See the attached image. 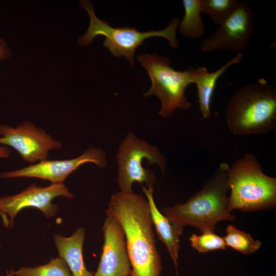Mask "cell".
Here are the masks:
<instances>
[{
    "mask_svg": "<svg viewBox=\"0 0 276 276\" xmlns=\"http://www.w3.org/2000/svg\"><path fill=\"white\" fill-rule=\"evenodd\" d=\"M105 212L124 232L130 276H160L162 260L147 199L133 191H120L112 195Z\"/></svg>",
    "mask_w": 276,
    "mask_h": 276,
    "instance_id": "1",
    "label": "cell"
},
{
    "mask_svg": "<svg viewBox=\"0 0 276 276\" xmlns=\"http://www.w3.org/2000/svg\"><path fill=\"white\" fill-rule=\"evenodd\" d=\"M229 131L236 136L266 134L276 127V88L265 79L239 88L225 111Z\"/></svg>",
    "mask_w": 276,
    "mask_h": 276,
    "instance_id": "2",
    "label": "cell"
},
{
    "mask_svg": "<svg viewBox=\"0 0 276 276\" xmlns=\"http://www.w3.org/2000/svg\"><path fill=\"white\" fill-rule=\"evenodd\" d=\"M228 167L226 163L220 164L202 189L183 203L164 208L163 214L181 226L191 225L201 233L214 232L219 221H234L236 217L228 209Z\"/></svg>",
    "mask_w": 276,
    "mask_h": 276,
    "instance_id": "3",
    "label": "cell"
},
{
    "mask_svg": "<svg viewBox=\"0 0 276 276\" xmlns=\"http://www.w3.org/2000/svg\"><path fill=\"white\" fill-rule=\"evenodd\" d=\"M228 210L255 212L274 208L276 204V178L265 174L256 156L246 153L229 166Z\"/></svg>",
    "mask_w": 276,
    "mask_h": 276,
    "instance_id": "4",
    "label": "cell"
},
{
    "mask_svg": "<svg viewBox=\"0 0 276 276\" xmlns=\"http://www.w3.org/2000/svg\"><path fill=\"white\" fill-rule=\"evenodd\" d=\"M82 7L88 12L90 18L89 27L78 42L82 46H87L99 35L105 37L104 46L117 57L124 56L132 66L134 64V56L136 49L143 44L147 38L151 37H162L167 39L172 48L177 47L179 41L176 37L179 19L174 18L165 29L140 32L136 28L126 26L112 27L106 21L97 17L95 13L91 3L88 1H81Z\"/></svg>",
    "mask_w": 276,
    "mask_h": 276,
    "instance_id": "5",
    "label": "cell"
},
{
    "mask_svg": "<svg viewBox=\"0 0 276 276\" xmlns=\"http://www.w3.org/2000/svg\"><path fill=\"white\" fill-rule=\"evenodd\" d=\"M136 59L146 69L151 81L150 88L143 96H155L159 99L162 107L158 113L162 117L168 118L177 108L188 109L191 107L192 103L185 92L187 87L193 83V67L176 71L170 65L168 58L156 54L139 55Z\"/></svg>",
    "mask_w": 276,
    "mask_h": 276,
    "instance_id": "6",
    "label": "cell"
},
{
    "mask_svg": "<svg viewBox=\"0 0 276 276\" xmlns=\"http://www.w3.org/2000/svg\"><path fill=\"white\" fill-rule=\"evenodd\" d=\"M116 157L117 182L122 192H132V186L135 182L153 187L156 177L151 170L143 167L144 159L157 165L163 173L166 171V158L158 148L139 139L132 132L128 133L122 140Z\"/></svg>",
    "mask_w": 276,
    "mask_h": 276,
    "instance_id": "7",
    "label": "cell"
},
{
    "mask_svg": "<svg viewBox=\"0 0 276 276\" xmlns=\"http://www.w3.org/2000/svg\"><path fill=\"white\" fill-rule=\"evenodd\" d=\"M60 196L74 197L64 183L47 187L33 183L16 194L1 197L0 216L4 225L8 228L13 227L16 215L25 208L37 209L49 219L55 217L58 208L52 201Z\"/></svg>",
    "mask_w": 276,
    "mask_h": 276,
    "instance_id": "8",
    "label": "cell"
},
{
    "mask_svg": "<svg viewBox=\"0 0 276 276\" xmlns=\"http://www.w3.org/2000/svg\"><path fill=\"white\" fill-rule=\"evenodd\" d=\"M0 135L1 145L14 149L30 165L48 159L51 150L62 148L60 141L29 121L14 128L1 124Z\"/></svg>",
    "mask_w": 276,
    "mask_h": 276,
    "instance_id": "9",
    "label": "cell"
},
{
    "mask_svg": "<svg viewBox=\"0 0 276 276\" xmlns=\"http://www.w3.org/2000/svg\"><path fill=\"white\" fill-rule=\"evenodd\" d=\"M254 29V17L250 5L246 2H240L235 11L203 40L200 50L203 53L217 50L242 53L248 48Z\"/></svg>",
    "mask_w": 276,
    "mask_h": 276,
    "instance_id": "10",
    "label": "cell"
},
{
    "mask_svg": "<svg viewBox=\"0 0 276 276\" xmlns=\"http://www.w3.org/2000/svg\"><path fill=\"white\" fill-rule=\"evenodd\" d=\"M88 163H94L99 168L105 167V153L101 149L90 147L76 157L42 160L21 169L0 173V178H35L49 180L52 183H62L72 173Z\"/></svg>",
    "mask_w": 276,
    "mask_h": 276,
    "instance_id": "11",
    "label": "cell"
},
{
    "mask_svg": "<svg viewBox=\"0 0 276 276\" xmlns=\"http://www.w3.org/2000/svg\"><path fill=\"white\" fill-rule=\"evenodd\" d=\"M102 230V251L94 276L130 275L131 268L125 235L120 225L107 217Z\"/></svg>",
    "mask_w": 276,
    "mask_h": 276,
    "instance_id": "12",
    "label": "cell"
},
{
    "mask_svg": "<svg viewBox=\"0 0 276 276\" xmlns=\"http://www.w3.org/2000/svg\"><path fill=\"white\" fill-rule=\"evenodd\" d=\"M143 191L148 201L151 220L158 239L166 247L176 270H178V258L180 237L183 226L168 218L158 209L154 201L153 187H143Z\"/></svg>",
    "mask_w": 276,
    "mask_h": 276,
    "instance_id": "13",
    "label": "cell"
},
{
    "mask_svg": "<svg viewBox=\"0 0 276 276\" xmlns=\"http://www.w3.org/2000/svg\"><path fill=\"white\" fill-rule=\"evenodd\" d=\"M243 56L242 53H237L225 64L212 72L204 66L193 68L192 80L197 87L199 109L203 119H208L211 114V102L218 79L229 67L239 63Z\"/></svg>",
    "mask_w": 276,
    "mask_h": 276,
    "instance_id": "14",
    "label": "cell"
},
{
    "mask_svg": "<svg viewBox=\"0 0 276 276\" xmlns=\"http://www.w3.org/2000/svg\"><path fill=\"white\" fill-rule=\"evenodd\" d=\"M85 231L78 228L71 236L55 234L54 242L59 257L66 262L72 276H94L86 268L83 257V246Z\"/></svg>",
    "mask_w": 276,
    "mask_h": 276,
    "instance_id": "15",
    "label": "cell"
},
{
    "mask_svg": "<svg viewBox=\"0 0 276 276\" xmlns=\"http://www.w3.org/2000/svg\"><path fill=\"white\" fill-rule=\"evenodd\" d=\"M185 14L178 24L180 34L193 40H198L204 35L205 29L201 16L200 0H183Z\"/></svg>",
    "mask_w": 276,
    "mask_h": 276,
    "instance_id": "16",
    "label": "cell"
},
{
    "mask_svg": "<svg viewBox=\"0 0 276 276\" xmlns=\"http://www.w3.org/2000/svg\"><path fill=\"white\" fill-rule=\"evenodd\" d=\"M225 231L226 234L223 238L226 246L243 254L254 253L262 245L260 241L255 240L249 234L237 228L233 225H228Z\"/></svg>",
    "mask_w": 276,
    "mask_h": 276,
    "instance_id": "17",
    "label": "cell"
},
{
    "mask_svg": "<svg viewBox=\"0 0 276 276\" xmlns=\"http://www.w3.org/2000/svg\"><path fill=\"white\" fill-rule=\"evenodd\" d=\"M14 276H72L66 262L60 257L35 267H22L13 271Z\"/></svg>",
    "mask_w": 276,
    "mask_h": 276,
    "instance_id": "18",
    "label": "cell"
},
{
    "mask_svg": "<svg viewBox=\"0 0 276 276\" xmlns=\"http://www.w3.org/2000/svg\"><path fill=\"white\" fill-rule=\"evenodd\" d=\"M239 3L238 0H200L201 11L219 26L235 11Z\"/></svg>",
    "mask_w": 276,
    "mask_h": 276,
    "instance_id": "19",
    "label": "cell"
},
{
    "mask_svg": "<svg viewBox=\"0 0 276 276\" xmlns=\"http://www.w3.org/2000/svg\"><path fill=\"white\" fill-rule=\"evenodd\" d=\"M189 240L192 247L199 252L225 250L226 247L223 237L214 232H204L199 235L193 234Z\"/></svg>",
    "mask_w": 276,
    "mask_h": 276,
    "instance_id": "20",
    "label": "cell"
},
{
    "mask_svg": "<svg viewBox=\"0 0 276 276\" xmlns=\"http://www.w3.org/2000/svg\"><path fill=\"white\" fill-rule=\"evenodd\" d=\"M11 55V51L4 39L0 38V60H5Z\"/></svg>",
    "mask_w": 276,
    "mask_h": 276,
    "instance_id": "21",
    "label": "cell"
},
{
    "mask_svg": "<svg viewBox=\"0 0 276 276\" xmlns=\"http://www.w3.org/2000/svg\"><path fill=\"white\" fill-rule=\"evenodd\" d=\"M11 153L8 146L0 144V158H9Z\"/></svg>",
    "mask_w": 276,
    "mask_h": 276,
    "instance_id": "22",
    "label": "cell"
},
{
    "mask_svg": "<svg viewBox=\"0 0 276 276\" xmlns=\"http://www.w3.org/2000/svg\"><path fill=\"white\" fill-rule=\"evenodd\" d=\"M6 276H14L13 268H11L10 270H7Z\"/></svg>",
    "mask_w": 276,
    "mask_h": 276,
    "instance_id": "23",
    "label": "cell"
},
{
    "mask_svg": "<svg viewBox=\"0 0 276 276\" xmlns=\"http://www.w3.org/2000/svg\"><path fill=\"white\" fill-rule=\"evenodd\" d=\"M176 276H179L178 270H176Z\"/></svg>",
    "mask_w": 276,
    "mask_h": 276,
    "instance_id": "24",
    "label": "cell"
},
{
    "mask_svg": "<svg viewBox=\"0 0 276 276\" xmlns=\"http://www.w3.org/2000/svg\"><path fill=\"white\" fill-rule=\"evenodd\" d=\"M273 276H275V275H273Z\"/></svg>",
    "mask_w": 276,
    "mask_h": 276,
    "instance_id": "25",
    "label": "cell"
},
{
    "mask_svg": "<svg viewBox=\"0 0 276 276\" xmlns=\"http://www.w3.org/2000/svg\"><path fill=\"white\" fill-rule=\"evenodd\" d=\"M129 276H130V275H129Z\"/></svg>",
    "mask_w": 276,
    "mask_h": 276,
    "instance_id": "26",
    "label": "cell"
}]
</instances>
